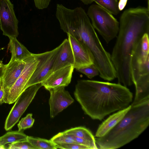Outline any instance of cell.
<instances>
[{
  "label": "cell",
  "instance_id": "31",
  "mask_svg": "<svg viewBox=\"0 0 149 149\" xmlns=\"http://www.w3.org/2000/svg\"><path fill=\"white\" fill-rule=\"evenodd\" d=\"M2 87V83L1 79H0V90Z\"/></svg>",
  "mask_w": 149,
  "mask_h": 149
},
{
  "label": "cell",
  "instance_id": "9",
  "mask_svg": "<svg viewBox=\"0 0 149 149\" xmlns=\"http://www.w3.org/2000/svg\"><path fill=\"white\" fill-rule=\"evenodd\" d=\"M13 5L10 0H0V27L3 35L17 38L19 35L18 21L15 15Z\"/></svg>",
  "mask_w": 149,
  "mask_h": 149
},
{
  "label": "cell",
  "instance_id": "12",
  "mask_svg": "<svg viewBox=\"0 0 149 149\" xmlns=\"http://www.w3.org/2000/svg\"><path fill=\"white\" fill-rule=\"evenodd\" d=\"M25 65L24 60L10 61L5 65L4 73L1 79L2 88L4 94V103L6 100L9 90L20 75Z\"/></svg>",
  "mask_w": 149,
  "mask_h": 149
},
{
  "label": "cell",
  "instance_id": "26",
  "mask_svg": "<svg viewBox=\"0 0 149 149\" xmlns=\"http://www.w3.org/2000/svg\"><path fill=\"white\" fill-rule=\"evenodd\" d=\"M36 8L43 9L48 7L51 0H33Z\"/></svg>",
  "mask_w": 149,
  "mask_h": 149
},
{
  "label": "cell",
  "instance_id": "24",
  "mask_svg": "<svg viewBox=\"0 0 149 149\" xmlns=\"http://www.w3.org/2000/svg\"><path fill=\"white\" fill-rule=\"evenodd\" d=\"M10 149H36L27 140H23L10 143L8 148Z\"/></svg>",
  "mask_w": 149,
  "mask_h": 149
},
{
  "label": "cell",
  "instance_id": "8",
  "mask_svg": "<svg viewBox=\"0 0 149 149\" xmlns=\"http://www.w3.org/2000/svg\"><path fill=\"white\" fill-rule=\"evenodd\" d=\"M24 60L25 62L24 68L9 90L5 103H13L26 89L27 84L39 62L33 54L32 56Z\"/></svg>",
  "mask_w": 149,
  "mask_h": 149
},
{
  "label": "cell",
  "instance_id": "17",
  "mask_svg": "<svg viewBox=\"0 0 149 149\" xmlns=\"http://www.w3.org/2000/svg\"><path fill=\"white\" fill-rule=\"evenodd\" d=\"M63 132L66 134L73 135L86 140L92 144L95 149H98L94 136L89 130L85 127H79L73 128L67 130Z\"/></svg>",
  "mask_w": 149,
  "mask_h": 149
},
{
  "label": "cell",
  "instance_id": "5",
  "mask_svg": "<svg viewBox=\"0 0 149 149\" xmlns=\"http://www.w3.org/2000/svg\"><path fill=\"white\" fill-rule=\"evenodd\" d=\"M87 14L92 24L107 44L116 37L119 23L112 14L96 4L91 5Z\"/></svg>",
  "mask_w": 149,
  "mask_h": 149
},
{
  "label": "cell",
  "instance_id": "15",
  "mask_svg": "<svg viewBox=\"0 0 149 149\" xmlns=\"http://www.w3.org/2000/svg\"><path fill=\"white\" fill-rule=\"evenodd\" d=\"M131 108L130 105L127 108L110 115L99 125L95 137H101L106 134L120 121Z\"/></svg>",
  "mask_w": 149,
  "mask_h": 149
},
{
  "label": "cell",
  "instance_id": "2",
  "mask_svg": "<svg viewBox=\"0 0 149 149\" xmlns=\"http://www.w3.org/2000/svg\"><path fill=\"white\" fill-rule=\"evenodd\" d=\"M74 95L85 113L99 120L128 107L133 98L129 89L120 84L85 79L77 81Z\"/></svg>",
  "mask_w": 149,
  "mask_h": 149
},
{
  "label": "cell",
  "instance_id": "28",
  "mask_svg": "<svg viewBox=\"0 0 149 149\" xmlns=\"http://www.w3.org/2000/svg\"><path fill=\"white\" fill-rule=\"evenodd\" d=\"M5 65L0 60V79H1L3 75L5 68Z\"/></svg>",
  "mask_w": 149,
  "mask_h": 149
},
{
  "label": "cell",
  "instance_id": "30",
  "mask_svg": "<svg viewBox=\"0 0 149 149\" xmlns=\"http://www.w3.org/2000/svg\"><path fill=\"white\" fill-rule=\"evenodd\" d=\"M84 4L88 5L91 3L93 1V0H80Z\"/></svg>",
  "mask_w": 149,
  "mask_h": 149
},
{
  "label": "cell",
  "instance_id": "11",
  "mask_svg": "<svg viewBox=\"0 0 149 149\" xmlns=\"http://www.w3.org/2000/svg\"><path fill=\"white\" fill-rule=\"evenodd\" d=\"M67 34L73 54L74 68L76 69L94 64V57L87 47L71 35Z\"/></svg>",
  "mask_w": 149,
  "mask_h": 149
},
{
  "label": "cell",
  "instance_id": "4",
  "mask_svg": "<svg viewBox=\"0 0 149 149\" xmlns=\"http://www.w3.org/2000/svg\"><path fill=\"white\" fill-rule=\"evenodd\" d=\"M149 34H145L138 42L132 52L130 69L133 84L137 98L149 95Z\"/></svg>",
  "mask_w": 149,
  "mask_h": 149
},
{
  "label": "cell",
  "instance_id": "21",
  "mask_svg": "<svg viewBox=\"0 0 149 149\" xmlns=\"http://www.w3.org/2000/svg\"><path fill=\"white\" fill-rule=\"evenodd\" d=\"M76 69L77 71L84 74L90 79L99 75L98 69L94 64Z\"/></svg>",
  "mask_w": 149,
  "mask_h": 149
},
{
  "label": "cell",
  "instance_id": "25",
  "mask_svg": "<svg viewBox=\"0 0 149 149\" xmlns=\"http://www.w3.org/2000/svg\"><path fill=\"white\" fill-rule=\"evenodd\" d=\"M57 148L64 149H90L84 146L76 143H60L55 144Z\"/></svg>",
  "mask_w": 149,
  "mask_h": 149
},
{
  "label": "cell",
  "instance_id": "20",
  "mask_svg": "<svg viewBox=\"0 0 149 149\" xmlns=\"http://www.w3.org/2000/svg\"><path fill=\"white\" fill-rule=\"evenodd\" d=\"M98 5L112 14L116 15L120 10L118 8V0H93Z\"/></svg>",
  "mask_w": 149,
  "mask_h": 149
},
{
  "label": "cell",
  "instance_id": "10",
  "mask_svg": "<svg viewBox=\"0 0 149 149\" xmlns=\"http://www.w3.org/2000/svg\"><path fill=\"white\" fill-rule=\"evenodd\" d=\"M50 93L49 100L50 116L54 118L74 102L69 93L62 86L48 90Z\"/></svg>",
  "mask_w": 149,
  "mask_h": 149
},
{
  "label": "cell",
  "instance_id": "3",
  "mask_svg": "<svg viewBox=\"0 0 149 149\" xmlns=\"http://www.w3.org/2000/svg\"><path fill=\"white\" fill-rule=\"evenodd\" d=\"M131 108L120 121L104 136L95 138L98 149L119 148L138 137L149 124V100Z\"/></svg>",
  "mask_w": 149,
  "mask_h": 149
},
{
  "label": "cell",
  "instance_id": "32",
  "mask_svg": "<svg viewBox=\"0 0 149 149\" xmlns=\"http://www.w3.org/2000/svg\"><path fill=\"white\" fill-rule=\"evenodd\" d=\"M5 148V147H4V146H1V145H0V149H4Z\"/></svg>",
  "mask_w": 149,
  "mask_h": 149
},
{
  "label": "cell",
  "instance_id": "19",
  "mask_svg": "<svg viewBox=\"0 0 149 149\" xmlns=\"http://www.w3.org/2000/svg\"><path fill=\"white\" fill-rule=\"evenodd\" d=\"M27 140L36 149H56L55 144L51 140L27 136Z\"/></svg>",
  "mask_w": 149,
  "mask_h": 149
},
{
  "label": "cell",
  "instance_id": "7",
  "mask_svg": "<svg viewBox=\"0 0 149 149\" xmlns=\"http://www.w3.org/2000/svg\"><path fill=\"white\" fill-rule=\"evenodd\" d=\"M61 46V44L51 51L40 54H33L39 60V62L27 84L26 88L32 85L41 83L51 74Z\"/></svg>",
  "mask_w": 149,
  "mask_h": 149
},
{
  "label": "cell",
  "instance_id": "16",
  "mask_svg": "<svg viewBox=\"0 0 149 149\" xmlns=\"http://www.w3.org/2000/svg\"><path fill=\"white\" fill-rule=\"evenodd\" d=\"M9 39V50L11 53L10 61H23L33 55L16 37L10 38Z\"/></svg>",
  "mask_w": 149,
  "mask_h": 149
},
{
  "label": "cell",
  "instance_id": "1",
  "mask_svg": "<svg viewBox=\"0 0 149 149\" xmlns=\"http://www.w3.org/2000/svg\"><path fill=\"white\" fill-rule=\"evenodd\" d=\"M117 39L111 55L118 83L126 87L133 84L130 60L138 42L146 33H149V9L130 8L121 15Z\"/></svg>",
  "mask_w": 149,
  "mask_h": 149
},
{
  "label": "cell",
  "instance_id": "22",
  "mask_svg": "<svg viewBox=\"0 0 149 149\" xmlns=\"http://www.w3.org/2000/svg\"><path fill=\"white\" fill-rule=\"evenodd\" d=\"M50 140L55 144L60 143H76L74 141L71 135L66 134L63 132L59 133Z\"/></svg>",
  "mask_w": 149,
  "mask_h": 149
},
{
  "label": "cell",
  "instance_id": "29",
  "mask_svg": "<svg viewBox=\"0 0 149 149\" xmlns=\"http://www.w3.org/2000/svg\"><path fill=\"white\" fill-rule=\"evenodd\" d=\"M4 92L2 87L0 90V105L4 103L3 99L4 97Z\"/></svg>",
  "mask_w": 149,
  "mask_h": 149
},
{
  "label": "cell",
  "instance_id": "14",
  "mask_svg": "<svg viewBox=\"0 0 149 149\" xmlns=\"http://www.w3.org/2000/svg\"><path fill=\"white\" fill-rule=\"evenodd\" d=\"M61 46L54 61L51 73L62 68L73 65L74 58L70 42L65 39L61 44Z\"/></svg>",
  "mask_w": 149,
  "mask_h": 149
},
{
  "label": "cell",
  "instance_id": "27",
  "mask_svg": "<svg viewBox=\"0 0 149 149\" xmlns=\"http://www.w3.org/2000/svg\"><path fill=\"white\" fill-rule=\"evenodd\" d=\"M128 0H119L118 2V8L120 11L122 10L126 5Z\"/></svg>",
  "mask_w": 149,
  "mask_h": 149
},
{
  "label": "cell",
  "instance_id": "18",
  "mask_svg": "<svg viewBox=\"0 0 149 149\" xmlns=\"http://www.w3.org/2000/svg\"><path fill=\"white\" fill-rule=\"evenodd\" d=\"M27 137L22 131L9 132L0 137V145L4 146L8 143L27 140Z\"/></svg>",
  "mask_w": 149,
  "mask_h": 149
},
{
  "label": "cell",
  "instance_id": "6",
  "mask_svg": "<svg viewBox=\"0 0 149 149\" xmlns=\"http://www.w3.org/2000/svg\"><path fill=\"white\" fill-rule=\"evenodd\" d=\"M42 86L41 83L32 85L26 89L19 97L6 118L4 125L6 131L10 130L18 122Z\"/></svg>",
  "mask_w": 149,
  "mask_h": 149
},
{
  "label": "cell",
  "instance_id": "13",
  "mask_svg": "<svg viewBox=\"0 0 149 149\" xmlns=\"http://www.w3.org/2000/svg\"><path fill=\"white\" fill-rule=\"evenodd\" d=\"M74 68L73 65L58 69L50 74L41 83L47 90L59 87L68 86L70 83Z\"/></svg>",
  "mask_w": 149,
  "mask_h": 149
},
{
  "label": "cell",
  "instance_id": "23",
  "mask_svg": "<svg viewBox=\"0 0 149 149\" xmlns=\"http://www.w3.org/2000/svg\"><path fill=\"white\" fill-rule=\"evenodd\" d=\"M32 116V114L29 113L22 118L17 124L19 131L24 130L32 126L35 120Z\"/></svg>",
  "mask_w": 149,
  "mask_h": 149
}]
</instances>
